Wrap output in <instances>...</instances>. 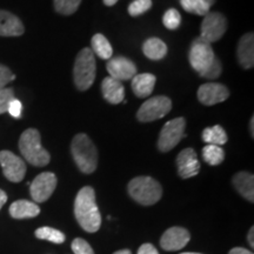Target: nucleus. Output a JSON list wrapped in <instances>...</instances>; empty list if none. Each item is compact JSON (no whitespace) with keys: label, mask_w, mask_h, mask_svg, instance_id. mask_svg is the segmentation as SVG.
Wrapping results in <instances>:
<instances>
[{"label":"nucleus","mask_w":254,"mask_h":254,"mask_svg":"<svg viewBox=\"0 0 254 254\" xmlns=\"http://www.w3.org/2000/svg\"><path fill=\"white\" fill-rule=\"evenodd\" d=\"M74 215L78 224L88 233H95L101 226V215L95 201V192L90 186L79 190L74 200Z\"/></svg>","instance_id":"nucleus-1"},{"label":"nucleus","mask_w":254,"mask_h":254,"mask_svg":"<svg viewBox=\"0 0 254 254\" xmlns=\"http://www.w3.org/2000/svg\"><path fill=\"white\" fill-rule=\"evenodd\" d=\"M71 153L80 172L91 174L97 170L98 151L91 138L84 133H79L71 142Z\"/></svg>","instance_id":"nucleus-2"},{"label":"nucleus","mask_w":254,"mask_h":254,"mask_svg":"<svg viewBox=\"0 0 254 254\" xmlns=\"http://www.w3.org/2000/svg\"><path fill=\"white\" fill-rule=\"evenodd\" d=\"M19 150L27 163L36 167H44L51 161V155L41 146L40 133L36 128H27L19 139Z\"/></svg>","instance_id":"nucleus-3"},{"label":"nucleus","mask_w":254,"mask_h":254,"mask_svg":"<svg viewBox=\"0 0 254 254\" xmlns=\"http://www.w3.org/2000/svg\"><path fill=\"white\" fill-rule=\"evenodd\" d=\"M129 195L142 206L157 204L163 196V187L151 177H136L127 186Z\"/></svg>","instance_id":"nucleus-4"},{"label":"nucleus","mask_w":254,"mask_h":254,"mask_svg":"<svg viewBox=\"0 0 254 254\" xmlns=\"http://www.w3.org/2000/svg\"><path fill=\"white\" fill-rule=\"evenodd\" d=\"M97 63L94 53L91 49L85 47L78 53L73 67V79L79 91H87L95 80Z\"/></svg>","instance_id":"nucleus-5"},{"label":"nucleus","mask_w":254,"mask_h":254,"mask_svg":"<svg viewBox=\"0 0 254 254\" xmlns=\"http://www.w3.org/2000/svg\"><path fill=\"white\" fill-rule=\"evenodd\" d=\"M186 120L183 117L167 122L161 128L158 139V148L160 152H170L182 141L185 134Z\"/></svg>","instance_id":"nucleus-6"},{"label":"nucleus","mask_w":254,"mask_h":254,"mask_svg":"<svg viewBox=\"0 0 254 254\" xmlns=\"http://www.w3.org/2000/svg\"><path fill=\"white\" fill-rule=\"evenodd\" d=\"M214 59L215 55L211 44L202 39L201 37L195 38L190 45L189 53V60L192 68L200 75L212 65Z\"/></svg>","instance_id":"nucleus-7"},{"label":"nucleus","mask_w":254,"mask_h":254,"mask_svg":"<svg viewBox=\"0 0 254 254\" xmlns=\"http://www.w3.org/2000/svg\"><path fill=\"white\" fill-rule=\"evenodd\" d=\"M172 110V100L164 95H157L146 100L136 112V119L141 123H151L164 118Z\"/></svg>","instance_id":"nucleus-8"},{"label":"nucleus","mask_w":254,"mask_h":254,"mask_svg":"<svg viewBox=\"0 0 254 254\" xmlns=\"http://www.w3.org/2000/svg\"><path fill=\"white\" fill-rule=\"evenodd\" d=\"M227 31V19L219 12H208L202 19L200 37L207 43L213 44L220 40Z\"/></svg>","instance_id":"nucleus-9"},{"label":"nucleus","mask_w":254,"mask_h":254,"mask_svg":"<svg viewBox=\"0 0 254 254\" xmlns=\"http://www.w3.org/2000/svg\"><path fill=\"white\" fill-rule=\"evenodd\" d=\"M57 177L55 173L44 172L40 173L39 176L34 178V180L30 184V193L33 201L38 202H45L46 200L50 199V196L53 194L56 187H57Z\"/></svg>","instance_id":"nucleus-10"},{"label":"nucleus","mask_w":254,"mask_h":254,"mask_svg":"<svg viewBox=\"0 0 254 254\" xmlns=\"http://www.w3.org/2000/svg\"><path fill=\"white\" fill-rule=\"evenodd\" d=\"M0 165L5 178L12 183H20L26 174V164L9 151L0 152Z\"/></svg>","instance_id":"nucleus-11"},{"label":"nucleus","mask_w":254,"mask_h":254,"mask_svg":"<svg viewBox=\"0 0 254 254\" xmlns=\"http://www.w3.org/2000/svg\"><path fill=\"white\" fill-rule=\"evenodd\" d=\"M230 97V90L218 82H206L198 90V99L202 105L213 106L215 104L224 103Z\"/></svg>","instance_id":"nucleus-12"},{"label":"nucleus","mask_w":254,"mask_h":254,"mask_svg":"<svg viewBox=\"0 0 254 254\" xmlns=\"http://www.w3.org/2000/svg\"><path fill=\"white\" fill-rule=\"evenodd\" d=\"M107 72L110 77L119 81L132 80L136 74V66L132 60L125 58V57H116L111 58L106 64Z\"/></svg>","instance_id":"nucleus-13"},{"label":"nucleus","mask_w":254,"mask_h":254,"mask_svg":"<svg viewBox=\"0 0 254 254\" xmlns=\"http://www.w3.org/2000/svg\"><path fill=\"white\" fill-rule=\"evenodd\" d=\"M190 239V232L184 227H171L165 232L160 239V246L165 251H180L185 247Z\"/></svg>","instance_id":"nucleus-14"},{"label":"nucleus","mask_w":254,"mask_h":254,"mask_svg":"<svg viewBox=\"0 0 254 254\" xmlns=\"http://www.w3.org/2000/svg\"><path fill=\"white\" fill-rule=\"evenodd\" d=\"M178 173L183 179H189L198 176L200 172V163L193 148H185L177 157Z\"/></svg>","instance_id":"nucleus-15"},{"label":"nucleus","mask_w":254,"mask_h":254,"mask_svg":"<svg viewBox=\"0 0 254 254\" xmlns=\"http://www.w3.org/2000/svg\"><path fill=\"white\" fill-rule=\"evenodd\" d=\"M238 62L244 68L250 69L254 66V36L252 32L240 38L237 49Z\"/></svg>","instance_id":"nucleus-16"},{"label":"nucleus","mask_w":254,"mask_h":254,"mask_svg":"<svg viewBox=\"0 0 254 254\" xmlns=\"http://www.w3.org/2000/svg\"><path fill=\"white\" fill-rule=\"evenodd\" d=\"M25 28L17 15L8 11L0 9V36L19 37L24 34Z\"/></svg>","instance_id":"nucleus-17"},{"label":"nucleus","mask_w":254,"mask_h":254,"mask_svg":"<svg viewBox=\"0 0 254 254\" xmlns=\"http://www.w3.org/2000/svg\"><path fill=\"white\" fill-rule=\"evenodd\" d=\"M101 92L105 100L110 104H120L125 99V87L122 81L112 77L105 78L101 82Z\"/></svg>","instance_id":"nucleus-18"},{"label":"nucleus","mask_w":254,"mask_h":254,"mask_svg":"<svg viewBox=\"0 0 254 254\" xmlns=\"http://www.w3.org/2000/svg\"><path fill=\"white\" fill-rule=\"evenodd\" d=\"M155 78L152 73H141V74H135L132 79V91L138 98H147L152 94L154 90Z\"/></svg>","instance_id":"nucleus-19"},{"label":"nucleus","mask_w":254,"mask_h":254,"mask_svg":"<svg viewBox=\"0 0 254 254\" xmlns=\"http://www.w3.org/2000/svg\"><path fill=\"white\" fill-rule=\"evenodd\" d=\"M40 213V207L28 200H17L9 206V214L14 219L36 218Z\"/></svg>","instance_id":"nucleus-20"},{"label":"nucleus","mask_w":254,"mask_h":254,"mask_svg":"<svg viewBox=\"0 0 254 254\" xmlns=\"http://www.w3.org/2000/svg\"><path fill=\"white\" fill-rule=\"evenodd\" d=\"M233 185L240 195L249 201H254V177L252 173L239 172L233 177Z\"/></svg>","instance_id":"nucleus-21"},{"label":"nucleus","mask_w":254,"mask_h":254,"mask_svg":"<svg viewBox=\"0 0 254 254\" xmlns=\"http://www.w3.org/2000/svg\"><path fill=\"white\" fill-rule=\"evenodd\" d=\"M142 52L148 59L157 62V60H161L166 57L167 46L159 38H150L142 45Z\"/></svg>","instance_id":"nucleus-22"},{"label":"nucleus","mask_w":254,"mask_h":254,"mask_svg":"<svg viewBox=\"0 0 254 254\" xmlns=\"http://www.w3.org/2000/svg\"><path fill=\"white\" fill-rule=\"evenodd\" d=\"M92 45V52L94 53V56H98L99 58L104 60H110L112 58L113 55V49L111 46L110 41L107 40V38L101 33L94 34L93 38L91 40Z\"/></svg>","instance_id":"nucleus-23"},{"label":"nucleus","mask_w":254,"mask_h":254,"mask_svg":"<svg viewBox=\"0 0 254 254\" xmlns=\"http://www.w3.org/2000/svg\"><path fill=\"white\" fill-rule=\"evenodd\" d=\"M202 141H205L207 145H217L222 146L228 140L227 133L222 128L220 125H215L213 127H207L202 131L201 134Z\"/></svg>","instance_id":"nucleus-24"},{"label":"nucleus","mask_w":254,"mask_h":254,"mask_svg":"<svg viewBox=\"0 0 254 254\" xmlns=\"http://www.w3.org/2000/svg\"><path fill=\"white\" fill-rule=\"evenodd\" d=\"M179 2L189 13L205 17L213 6L215 0H179Z\"/></svg>","instance_id":"nucleus-25"},{"label":"nucleus","mask_w":254,"mask_h":254,"mask_svg":"<svg viewBox=\"0 0 254 254\" xmlns=\"http://www.w3.org/2000/svg\"><path fill=\"white\" fill-rule=\"evenodd\" d=\"M202 159L211 166H218L225 159V152L221 146L206 145L202 148Z\"/></svg>","instance_id":"nucleus-26"},{"label":"nucleus","mask_w":254,"mask_h":254,"mask_svg":"<svg viewBox=\"0 0 254 254\" xmlns=\"http://www.w3.org/2000/svg\"><path fill=\"white\" fill-rule=\"evenodd\" d=\"M36 237L38 239L51 241L53 244H63L65 241V234L59 230L52 227H40L36 231Z\"/></svg>","instance_id":"nucleus-27"},{"label":"nucleus","mask_w":254,"mask_h":254,"mask_svg":"<svg viewBox=\"0 0 254 254\" xmlns=\"http://www.w3.org/2000/svg\"><path fill=\"white\" fill-rule=\"evenodd\" d=\"M53 4H55V9L59 14L71 15L77 12L81 4V0H53Z\"/></svg>","instance_id":"nucleus-28"},{"label":"nucleus","mask_w":254,"mask_h":254,"mask_svg":"<svg viewBox=\"0 0 254 254\" xmlns=\"http://www.w3.org/2000/svg\"><path fill=\"white\" fill-rule=\"evenodd\" d=\"M163 23L168 30L174 31L182 24V15L178 12V9L170 8L163 15Z\"/></svg>","instance_id":"nucleus-29"},{"label":"nucleus","mask_w":254,"mask_h":254,"mask_svg":"<svg viewBox=\"0 0 254 254\" xmlns=\"http://www.w3.org/2000/svg\"><path fill=\"white\" fill-rule=\"evenodd\" d=\"M152 7V0H134L128 6V13L131 17H139L146 13Z\"/></svg>","instance_id":"nucleus-30"},{"label":"nucleus","mask_w":254,"mask_h":254,"mask_svg":"<svg viewBox=\"0 0 254 254\" xmlns=\"http://www.w3.org/2000/svg\"><path fill=\"white\" fill-rule=\"evenodd\" d=\"M14 99L13 88L2 87L0 88V114L7 112L8 105Z\"/></svg>","instance_id":"nucleus-31"},{"label":"nucleus","mask_w":254,"mask_h":254,"mask_svg":"<svg viewBox=\"0 0 254 254\" xmlns=\"http://www.w3.org/2000/svg\"><path fill=\"white\" fill-rule=\"evenodd\" d=\"M221 72H222L221 62L219 60L218 57H215L214 62L212 63V65L209 66L205 72H202L201 74H200V77L206 78V79H212V80H213V79H217L220 77Z\"/></svg>","instance_id":"nucleus-32"},{"label":"nucleus","mask_w":254,"mask_h":254,"mask_svg":"<svg viewBox=\"0 0 254 254\" xmlns=\"http://www.w3.org/2000/svg\"><path fill=\"white\" fill-rule=\"evenodd\" d=\"M72 250L74 254H94L90 244L81 238H77L72 241Z\"/></svg>","instance_id":"nucleus-33"},{"label":"nucleus","mask_w":254,"mask_h":254,"mask_svg":"<svg viewBox=\"0 0 254 254\" xmlns=\"http://www.w3.org/2000/svg\"><path fill=\"white\" fill-rule=\"evenodd\" d=\"M14 79L15 75L12 73L11 69L0 64V88L6 87V85Z\"/></svg>","instance_id":"nucleus-34"},{"label":"nucleus","mask_w":254,"mask_h":254,"mask_svg":"<svg viewBox=\"0 0 254 254\" xmlns=\"http://www.w3.org/2000/svg\"><path fill=\"white\" fill-rule=\"evenodd\" d=\"M7 112L11 114L12 117L15 119H19L21 117V112H23V104H21L20 100L18 99H14L11 101L8 105V109H7Z\"/></svg>","instance_id":"nucleus-35"},{"label":"nucleus","mask_w":254,"mask_h":254,"mask_svg":"<svg viewBox=\"0 0 254 254\" xmlns=\"http://www.w3.org/2000/svg\"><path fill=\"white\" fill-rule=\"evenodd\" d=\"M138 254H159L155 247L152 244H142L138 250Z\"/></svg>","instance_id":"nucleus-36"},{"label":"nucleus","mask_w":254,"mask_h":254,"mask_svg":"<svg viewBox=\"0 0 254 254\" xmlns=\"http://www.w3.org/2000/svg\"><path fill=\"white\" fill-rule=\"evenodd\" d=\"M228 254H253V253L250 252L249 250L243 249V247H234V249H232L230 251V253Z\"/></svg>","instance_id":"nucleus-37"},{"label":"nucleus","mask_w":254,"mask_h":254,"mask_svg":"<svg viewBox=\"0 0 254 254\" xmlns=\"http://www.w3.org/2000/svg\"><path fill=\"white\" fill-rule=\"evenodd\" d=\"M6 201H7V194H6L4 190H0V209L6 204Z\"/></svg>","instance_id":"nucleus-38"},{"label":"nucleus","mask_w":254,"mask_h":254,"mask_svg":"<svg viewBox=\"0 0 254 254\" xmlns=\"http://www.w3.org/2000/svg\"><path fill=\"white\" fill-rule=\"evenodd\" d=\"M253 238H254V227H251V230L249 232V236H247V240H249L250 245H251V247H252V249L254 247Z\"/></svg>","instance_id":"nucleus-39"},{"label":"nucleus","mask_w":254,"mask_h":254,"mask_svg":"<svg viewBox=\"0 0 254 254\" xmlns=\"http://www.w3.org/2000/svg\"><path fill=\"white\" fill-rule=\"evenodd\" d=\"M250 131H251V135H252V138H253V136H254V117H252V118H251Z\"/></svg>","instance_id":"nucleus-40"},{"label":"nucleus","mask_w":254,"mask_h":254,"mask_svg":"<svg viewBox=\"0 0 254 254\" xmlns=\"http://www.w3.org/2000/svg\"><path fill=\"white\" fill-rule=\"evenodd\" d=\"M103 1L106 6H113L118 2V0H103Z\"/></svg>","instance_id":"nucleus-41"},{"label":"nucleus","mask_w":254,"mask_h":254,"mask_svg":"<svg viewBox=\"0 0 254 254\" xmlns=\"http://www.w3.org/2000/svg\"><path fill=\"white\" fill-rule=\"evenodd\" d=\"M113 254H132V252L129 250H120V251H117V252H114Z\"/></svg>","instance_id":"nucleus-42"},{"label":"nucleus","mask_w":254,"mask_h":254,"mask_svg":"<svg viewBox=\"0 0 254 254\" xmlns=\"http://www.w3.org/2000/svg\"><path fill=\"white\" fill-rule=\"evenodd\" d=\"M180 254H200V253H192V252H186V253H180Z\"/></svg>","instance_id":"nucleus-43"}]
</instances>
